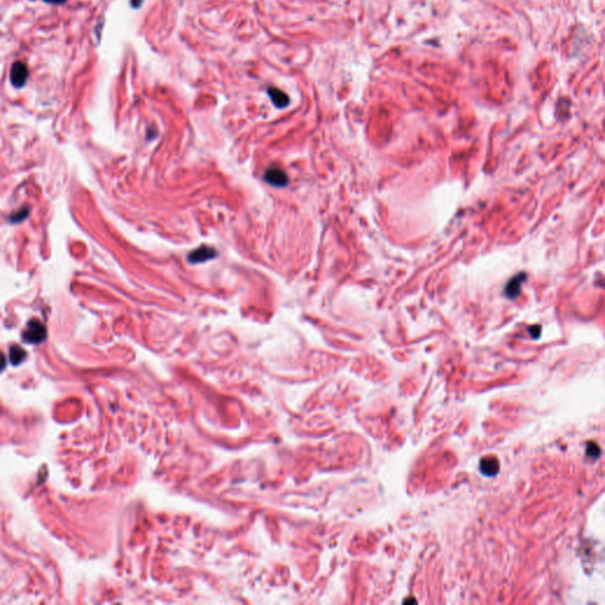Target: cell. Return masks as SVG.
<instances>
[{"label": "cell", "instance_id": "cell-4", "mask_svg": "<svg viewBox=\"0 0 605 605\" xmlns=\"http://www.w3.org/2000/svg\"><path fill=\"white\" fill-rule=\"evenodd\" d=\"M216 257V252L212 247L202 246L200 249L193 251L189 256H188V261L192 264H199V262H205L207 260H211Z\"/></svg>", "mask_w": 605, "mask_h": 605}, {"label": "cell", "instance_id": "cell-10", "mask_svg": "<svg viewBox=\"0 0 605 605\" xmlns=\"http://www.w3.org/2000/svg\"><path fill=\"white\" fill-rule=\"evenodd\" d=\"M27 214H29V211H27V209L25 208V209H23V212H19V214H17L15 216H12V221L18 222V221L23 220V219L26 218Z\"/></svg>", "mask_w": 605, "mask_h": 605}, {"label": "cell", "instance_id": "cell-12", "mask_svg": "<svg viewBox=\"0 0 605 605\" xmlns=\"http://www.w3.org/2000/svg\"><path fill=\"white\" fill-rule=\"evenodd\" d=\"M45 1L51 2V4H64L67 0H45Z\"/></svg>", "mask_w": 605, "mask_h": 605}, {"label": "cell", "instance_id": "cell-9", "mask_svg": "<svg viewBox=\"0 0 605 605\" xmlns=\"http://www.w3.org/2000/svg\"><path fill=\"white\" fill-rule=\"evenodd\" d=\"M600 454H601V448L597 446V443L590 442V443L588 444V447H586V455L596 459V457L600 456Z\"/></svg>", "mask_w": 605, "mask_h": 605}, {"label": "cell", "instance_id": "cell-7", "mask_svg": "<svg viewBox=\"0 0 605 605\" xmlns=\"http://www.w3.org/2000/svg\"><path fill=\"white\" fill-rule=\"evenodd\" d=\"M268 95L271 97L273 104L278 106V108H285V106L288 104V102H290V98H288L286 93L277 89V87H269Z\"/></svg>", "mask_w": 605, "mask_h": 605}, {"label": "cell", "instance_id": "cell-3", "mask_svg": "<svg viewBox=\"0 0 605 605\" xmlns=\"http://www.w3.org/2000/svg\"><path fill=\"white\" fill-rule=\"evenodd\" d=\"M27 76H29V70H27L26 65L21 62L14 63L13 67L11 69V82L14 86L20 87L23 86L26 82Z\"/></svg>", "mask_w": 605, "mask_h": 605}, {"label": "cell", "instance_id": "cell-5", "mask_svg": "<svg viewBox=\"0 0 605 605\" xmlns=\"http://www.w3.org/2000/svg\"><path fill=\"white\" fill-rule=\"evenodd\" d=\"M526 280V274L525 273H519L517 274L516 277H513L511 280L507 283L506 287H505V293H506V296L510 298V299H516L517 297L520 294V291H521V285L523 281Z\"/></svg>", "mask_w": 605, "mask_h": 605}, {"label": "cell", "instance_id": "cell-11", "mask_svg": "<svg viewBox=\"0 0 605 605\" xmlns=\"http://www.w3.org/2000/svg\"><path fill=\"white\" fill-rule=\"evenodd\" d=\"M529 332H531V334H532V337L538 338L539 336H540V327L535 325V327L529 329Z\"/></svg>", "mask_w": 605, "mask_h": 605}, {"label": "cell", "instance_id": "cell-1", "mask_svg": "<svg viewBox=\"0 0 605 605\" xmlns=\"http://www.w3.org/2000/svg\"><path fill=\"white\" fill-rule=\"evenodd\" d=\"M46 338V329L37 319H32L27 323L26 330L24 331V340L27 343L39 344Z\"/></svg>", "mask_w": 605, "mask_h": 605}, {"label": "cell", "instance_id": "cell-2", "mask_svg": "<svg viewBox=\"0 0 605 605\" xmlns=\"http://www.w3.org/2000/svg\"><path fill=\"white\" fill-rule=\"evenodd\" d=\"M264 178L266 182L274 187H285L288 182V177L283 169L272 167L266 171Z\"/></svg>", "mask_w": 605, "mask_h": 605}, {"label": "cell", "instance_id": "cell-8", "mask_svg": "<svg viewBox=\"0 0 605 605\" xmlns=\"http://www.w3.org/2000/svg\"><path fill=\"white\" fill-rule=\"evenodd\" d=\"M25 356H26V352H25L24 349H21L20 346H13L11 347L10 350V359L12 362V364L17 365L21 363L25 358Z\"/></svg>", "mask_w": 605, "mask_h": 605}, {"label": "cell", "instance_id": "cell-6", "mask_svg": "<svg viewBox=\"0 0 605 605\" xmlns=\"http://www.w3.org/2000/svg\"><path fill=\"white\" fill-rule=\"evenodd\" d=\"M480 471L482 472V474L484 475H487V476L495 475L498 473V471H499V462H498V460L493 456L485 457V459L481 460Z\"/></svg>", "mask_w": 605, "mask_h": 605}]
</instances>
